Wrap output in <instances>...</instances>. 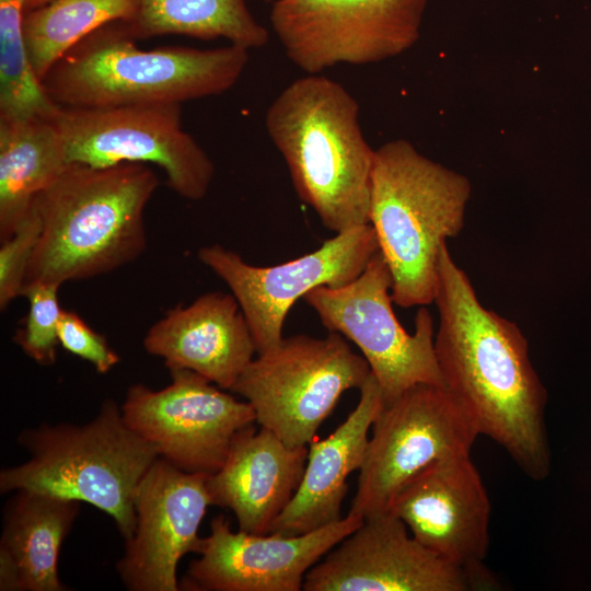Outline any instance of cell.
<instances>
[{
	"mask_svg": "<svg viewBox=\"0 0 591 591\" xmlns=\"http://www.w3.org/2000/svg\"><path fill=\"white\" fill-rule=\"evenodd\" d=\"M433 302L434 350L444 386L479 434L499 444L531 479L551 473L547 392L517 324L486 309L447 244L439 256Z\"/></svg>",
	"mask_w": 591,
	"mask_h": 591,
	"instance_id": "obj_1",
	"label": "cell"
},
{
	"mask_svg": "<svg viewBox=\"0 0 591 591\" xmlns=\"http://www.w3.org/2000/svg\"><path fill=\"white\" fill-rule=\"evenodd\" d=\"M158 185L142 163H69L33 204L40 233L24 285L61 286L136 260L147 246L144 210Z\"/></svg>",
	"mask_w": 591,
	"mask_h": 591,
	"instance_id": "obj_2",
	"label": "cell"
},
{
	"mask_svg": "<svg viewBox=\"0 0 591 591\" xmlns=\"http://www.w3.org/2000/svg\"><path fill=\"white\" fill-rule=\"evenodd\" d=\"M268 137L298 197L335 233L370 223L374 151L360 128L357 100L338 82L305 74L266 112Z\"/></svg>",
	"mask_w": 591,
	"mask_h": 591,
	"instance_id": "obj_3",
	"label": "cell"
},
{
	"mask_svg": "<svg viewBox=\"0 0 591 591\" xmlns=\"http://www.w3.org/2000/svg\"><path fill=\"white\" fill-rule=\"evenodd\" d=\"M247 62L248 50L232 44L143 50L125 22H114L79 42L42 82L65 107L182 104L227 92Z\"/></svg>",
	"mask_w": 591,
	"mask_h": 591,
	"instance_id": "obj_4",
	"label": "cell"
},
{
	"mask_svg": "<svg viewBox=\"0 0 591 591\" xmlns=\"http://www.w3.org/2000/svg\"><path fill=\"white\" fill-rule=\"evenodd\" d=\"M472 186L466 176L395 139L374 151L370 224L402 308L433 302L439 256L464 228Z\"/></svg>",
	"mask_w": 591,
	"mask_h": 591,
	"instance_id": "obj_5",
	"label": "cell"
},
{
	"mask_svg": "<svg viewBox=\"0 0 591 591\" xmlns=\"http://www.w3.org/2000/svg\"><path fill=\"white\" fill-rule=\"evenodd\" d=\"M18 442L30 457L1 470L2 494L28 489L83 501L108 514L125 540L134 534L135 491L159 455L113 399L88 424H42L23 430Z\"/></svg>",
	"mask_w": 591,
	"mask_h": 591,
	"instance_id": "obj_6",
	"label": "cell"
},
{
	"mask_svg": "<svg viewBox=\"0 0 591 591\" xmlns=\"http://www.w3.org/2000/svg\"><path fill=\"white\" fill-rule=\"evenodd\" d=\"M371 374L363 356L347 339L329 332L325 337H283L258 354L230 391L254 409L256 422L289 447H304L332 414L340 396L360 389Z\"/></svg>",
	"mask_w": 591,
	"mask_h": 591,
	"instance_id": "obj_7",
	"label": "cell"
},
{
	"mask_svg": "<svg viewBox=\"0 0 591 591\" xmlns=\"http://www.w3.org/2000/svg\"><path fill=\"white\" fill-rule=\"evenodd\" d=\"M53 121L69 163L154 164L165 173L169 187L188 200L202 199L210 188L213 162L184 130L182 104L59 106Z\"/></svg>",
	"mask_w": 591,
	"mask_h": 591,
	"instance_id": "obj_8",
	"label": "cell"
},
{
	"mask_svg": "<svg viewBox=\"0 0 591 591\" xmlns=\"http://www.w3.org/2000/svg\"><path fill=\"white\" fill-rule=\"evenodd\" d=\"M392 276L380 251L349 283L318 287L304 296L321 323L352 341L367 360L384 403L417 384L444 386L434 350L430 312L422 305L409 334L392 308Z\"/></svg>",
	"mask_w": 591,
	"mask_h": 591,
	"instance_id": "obj_9",
	"label": "cell"
},
{
	"mask_svg": "<svg viewBox=\"0 0 591 591\" xmlns=\"http://www.w3.org/2000/svg\"><path fill=\"white\" fill-rule=\"evenodd\" d=\"M479 436L445 386L417 384L384 403L372 425L349 513L389 511L397 493L431 464L468 455Z\"/></svg>",
	"mask_w": 591,
	"mask_h": 591,
	"instance_id": "obj_10",
	"label": "cell"
},
{
	"mask_svg": "<svg viewBox=\"0 0 591 591\" xmlns=\"http://www.w3.org/2000/svg\"><path fill=\"white\" fill-rule=\"evenodd\" d=\"M270 24L306 74L396 57L420 36L428 0H276Z\"/></svg>",
	"mask_w": 591,
	"mask_h": 591,
	"instance_id": "obj_11",
	"label": "cell"
},
{
	"mask_svg": "<svg viewBox=\"0 0 591 591\" xmlns=\"http://www.w3.org/2000/svg\"><path fill=\"white\" fill-rule=\"evenodd\" d=\"M378 252L369 223L336 233L317 250L274 266L251 265L219 244L201 247L197 256L230 288L262 354L282 340L285 321L298 299L322 286L349 283Z\"/></svg>",
	"mask_w": 591,
	"mask_h": 591,
	"instance_id": "obj_12",
	"label": "cell"
},
{
	"mask_svg": "<svg viewBox=\"0 0 591 591\" xmlns=\"http://www.w3.org/2000/svg\"><path fill=\"white\" fill-rule=\"evenodd\" d=\"M170 373L172 381L162 390L129 386L121 405L124 420L159 457L186 472L212 474L235 436L256 422L255 412L194 371Z\"/></svg>",
	"mask_w": 591,
	"mask_h": 591,
	"instance_id": "obj_13",
	"label": "cell"
},
{
	"mask_svg": "<svg viewBox=\"0 0 591 591\" xmlns=\"http://www.w3.org/2000/svg\"><path fill=\"white\" fill-rule=\"evenodd\" d=\"M487 589L468 570L419 543L391 511L366 518L305 575L304 591Z\"/></svg>",
	"mask_w": 591,
	"mask_h": 591,
	"instance_id": "obj_14",
	"label": "cell"
},
{
	"mask_svg": "<svg viewBox=\"0 0 591 591\" xmlns=\"http://www.w3.org/2000/svg\"><path fill=\"white\" fill-rule=\"evenodd\" d=\"M208 475L183 471L162 457L146 472L134 496L136 528L116 565L128 590H181L177 565L184 555L198 554V530L212 506Z\"/></svg>",
	"mask_w": 591,
	"mask_h": 591,
	"instance_id": "obj_15",
	"label": "cell"
},
{
	"mask_svg": "<svg viewBox=\"0 0 591 591\" xmlns=\"http://www.w3.org/2000/svg\"><path fill=\"white\" fill-rule=\"evenodd\" d=\"M363 518L348 513L341 520L301 535L255 534L231 530L224 515L210 522L199 557L179 582L188 591H300L306 572Z\"/></svg>",
	"mask_w": 591,
	"mask_h": 591,
	"instance_id": "obj_16",
	"label": "cell"
},
{
	"mask_svg": "<svg viewBox=\"0 0 591 591\" xmlns=\"http://www.w3.org/2000/svg\"><path fill=\"white\" fill-rule=\"evenodd\" d=\"M389 511L424 546L475 575L487 589L497 586L483 564L491 505L471 454L422 470L397 493Z\"/></svg>",
	"mask_w": 591,
	"mask_h": 591,
	"instance_id": "obj_17",
	"label": "cell"
},
{
	"mask_svg": "<svg viewBox=\"0 0 591 591\" xmlns=\"http://www.w3.org/2000/svg\"><path fill=\"white\" fill-rule=\"evenodd\" d=\"M143 347L169 370L194 371L224 390H231L257 352L239 302L219 291L166 312L148 329Z\"/></svg>",
	"mask_w": 591,
	"mask_h": 591,
	"instance_id": "obj_18",
	"label": "cell"
},
{
	"mask_svg": "<svg viewBox=\"0 0 591 591\" xmlns=\"http://www.w3.org/2000/svg\"><path fill=\"white\" fill-rule=\"evenodd\" d=\"M308 445L289 447L254 424L234 438L221 467L208 475L212 505L230 509L239 530L267 534L296 494L305 470Z\"/></svg>",
	"mask_w": 591,
	"mask_h": 591,
	"instance_id": "obj_19",
	"label": "cell"
},
{
	"mask_svg": "<svg viewBox=\"0 0 591 591\" xmlns=\"http://www.w3.org/2000/svg\"><path fill=\"white\" fill-rule=\"evenodd\" d=\"M359 391L358 405L344 422L325 439L309 443L302 480L269 533L301 535L344 518L341 506L348 491L347 479L360 470L369 431L384 406L382 391L372 373Z\"/></svg>",
	"mask_w": 591,
	"mask_h": 591,
	"instance_id": "obj_20",
	"label": "cell"
},
{
	"mask_svg": "<svg viewBox=\"0 0 591 591\" xmlns=\"http://www.w3.org/2000/svg\"><path fill=\"white\" fill-rule=\"evenodd\" d=\"M13 493L3 509L0 590H67L58 575L59 553L80 501L28 489Z\"/></svg>",
	"mask_w": 591,
	"mask_h": 591,
	"instance_id": "obj_21",
	"label": "cell"
},
{
	"mask_svg": "<svg viewBox=\"0 0 591 591\" xmlns=\"http://www.w3.org/2000/svg\"><path fill=\"white\" fill-rule=\"evenodd\" d=\"M69 164L53 119H0V241L31 212L38 195Z\"/></svg>",
	"mask_w": 591,
	"mask_h": 591,
	"instance_id": "obj_22",
	"label": "cell"
},
{
	"mask_svg": "<svg viewBox=\"0 0 591 591\" xmlns=\"http://www.w3.org/2000/svg\"><path fill=\"white\" fill-rule=\"evenodd\" d=\"M126 24L136 39L169 34L224 38L247 50L268 42L267 28L245 0H138L136 14Z\"/></svg>",
	"mask_w": 591,
	"mask_h": 591,
	"instance_id": "obj_23",
	"label": "cell"
},
{
	"mask_svg": "<svg viewBox=\"0 0 591 591\" xmlns=\"http://www.w3.org/2000/svg\"><path fill=\"white\" fill-rule=\"evenodd\" d=\"M138 0H53L25 11L23 33L32 66L43 81L70 49L97 28L130 22Z\"/></svg>",
	"mask_w": 591,
	"mask_h": 591,
	"instance_id": "obj_24",
	"label": "cell"
},
{
	"mask_svg": "<svg viewBox=\"0 0 591 591\" xmlns=\"http://www.w3.org/2000/svg\"><path fill=\"white\" fill-rule=\"evenodd\" d=\"M25 0H0V119H53L60 105L47 94L25 44Z\"/></svg>",
	"mask_w": 591,
	"mask_h": 591,
	"instance_id": "obj_25",
	"label": "cell"
},
{
	"mask_svg": "<svg viewBox=\"0 0 591 591\" xmlns=\"http://www.w3.org/2000/svg\"><path fill=\"white\" fill-rule=\"evenodd\" d=\"M59 288L54 283L34 281L24 285L21 293L28 301V312L13 340L42 366L56 361L58 328L63 311L58 300Z\"/></svg>",
	"mask_w": 591,
	"mask_h": 591,
	"instance_id": "obj_26",
	"label": "cell"
},
{
	"mask_svg": "<svg viewBox=\"0 0 591 591\" xmlns=\"http://www.w3.org/2000/svg\"><path fill=\"white\" fill-rule=\"evenodd\" d=\"M40 233V222L32 207L13 234L0 247V309L21 296L28 265Z\"/></svg>",
	"mask_w": 591,
	"mask_h": 591,
	"instance_id": "obj_27",
	"label": "cell"
},
{
	"mask_svg": "<svg viewBox=\"0 0 591 591\" xmlns=\"http://www.w3.org/2000/svg\"><path fill=\"white\" fill-rule=\"evenodd\" d=\"M58 339L63 349L89 361L99 373H107L120 360L106 338L72 311H62Z\"/></svg>",
	"mask_w": 591,
	"mask_h": 591,
	"instance_id": "obj_28",
	"label": "cell"
},
{
	"mask_svg": "<svg viewBox=\"0 0 591 591\" xmlns=\"http://www.w3.org/2000/svg\"><path fill=\"white\" fill-rule=\"evenodd\" d=\"M53 0H25V11L44 5Z\"/></svg>",
	"mask_w": 591,
	"mask_h": 591,
	"instance_id": "obj_29",
	"label": "cell"
},
{
	"mask_svg": "<svg viewBox=\"0 0 591 591\" xmlns=\"http://www.w3.org/2000/svg\"><path fill=\"white\" fill-rule=\"evenodd\" d=\"M265 1L268 2V3H273V2H275L276 0H265Z\"/></svg>",
	"mask_w": 591,
	"mask_h": 591,
	"instance_id": "obj_30",
	"label": "cell"
}]
</instances>
